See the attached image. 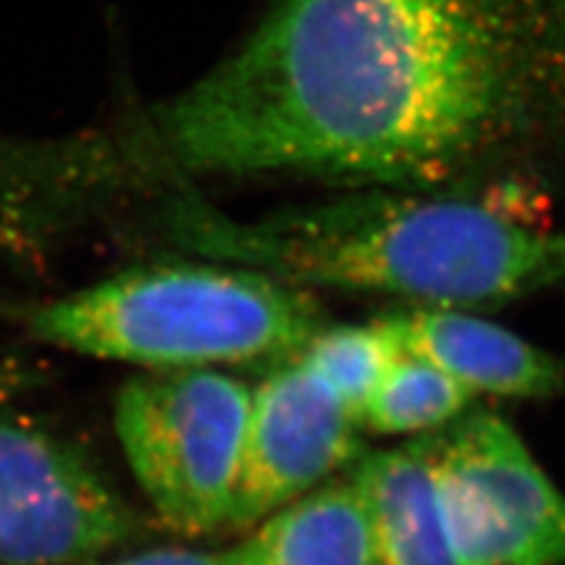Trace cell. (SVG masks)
Segmentation results:
<instances>
[{"mask_svg":"<svg viewBox=\"0 0 565 565\" xmlns=\"http://www.w3.org/2000/svg\"><path fill=\"white\" fill-rule=\"evenodd\" d=\"M375 323L396 353L436 365L473 396L552 398L565 392V356L469 311L408 307Z\"/></svg>","mask_w":565,"mask_h":565,"instance_id":"ba28073f","label":"cell"},{"mask_svg":"<svg viewBox=\"0 0 565 565\" xmlns=\"http://www.w3.org/2000/svg\"><path fill=\"white\" fill-rule=\"evenodd\" d=\"M116 565H245L241 544L224 552H196V550H153L130 556Z\"/></svg>","mask_w":565,"mask_h":565,"instance_id":"4fadbf2b","label":"cell"},{"mask_svg":"<svg viewBox=\"0 0 565 565\" xmlns=\"http://www.w3.org/2000/svg\"><path fill=\"white\" fill-rule=\"evenodd\" d=\"M35 338L93 359L193 370L295 359L326 326L309 290L212 264L116 274L29 318Z\"/></svg>","mask_w":565,"mask_h":565,"instance_id":"3957f363","label":"cell"},{"mask_svg":"<svg viewBox=\"0 0 565 565\" xmlns=\"http://www.w3.org/2000/svg\"><path fill=\"white\" fill-rule=\"evenodd\" d=\"M349 476L367 509L377 565H459L436 479L417 440L363 452Z\"/></svg>","mask_w":565,"mask_h":565,"instance_id":"9c48e42d","label":"cell"},{"mask_svg":"<svg viewBox=\"0 0 565 565\" xmlns=\"http://www.w3.org/2000/svg\"><path fill=\"white\" fill-rule=\"evenodd\" d=\"M361 424L299 359L276 363L257 388L238 459L228 525L250 527L332 481L363 455Z\"/></svg>","mask_w":565,"mask_h":565,"instance_id":"52a82bcc","label":"cell"},{"mask_svg":"<svg viewBox=\"0 0 565 565\" xmlns=\"http://www.w3.org/2000/svg\"><path fill=\"white\" fill-rule=\"evenodd\" d=\"M132 533L128 504L85 455L0 419V565L87 563Z\"/></svg>","mask_w":565,"mask_h":565,"instance_id":"8992f818","label":"cell"},{"mask_svg":"<svg viewBox=\"0 0 565 565\" xmlns=\"http://www.w3.org/2000/svg\"><path fill=\"white\" fill-rule=\"evenodd\" d=\"M473 398L444 370L396 353L365 403L361 429L382 436H427L467 415Z\"/></svg>","mask_w":565,"mask_h":565,"instance_id":"8fae6325","label":"cell"},{"mask_svg":"<svg viewBox=\"0 0 565 565\" xmlns=\"http://www.w3.org/2000/svg\"><path fill=\"white\" fill-rule=\"evenodd\" d=\"M253 388L217 367L153 370L116 396V436L135 481L177 533L228 525Z\"/></svg>","mask_w":565,"mask_h":565,"instance_id":"277c9868","label":"cell"},{"mask_svg":"<svg viewBox=\"0 0 565 565\" xmlns=\"http://www.w3.org/2000/svg\"><path fill=\"white\" fill-rule=\"evenodd\" d=\"M415 440L459 565H565V492L509 422L469 413Z\"/></svg>","mask_w":565,"mask_h":565,"instance_id":"5b68a950","label":"cell"},{"mask_svg":"<svg viewBox=\"0 0 565 565\" xmlns=\"http://www.w3.org/2000/svg\"><path fill=\"white\" fill-rule=\"evenodd\" d=\"M207 250L305 290L431 309L498 307L565 282V228L455 193L365 189L259 224H207Z\"/></svg>","mask_w":565,"mask_h":565,"instance_id":"7a4b0ae2","label":"cell"},{"mask_svg":"<svg viewBox=\"0 0 565 565\" xmlns=\"http://www.w3.org/2000/svg\"><path fill=\"white\" fill-rule=\"evenodd\" d=\"M156 130L199 174L450 193L565 145V0H274Z\"/></svg>","mask_w":565,"mask_h":565,"instance_id":"6da1fadb","label":"cell"},{"mask_svg":"<svg viewBox=\"0 0 565 565\" xmlns=\"http://www.w3.org/2000/svg\"><path fill=\"white\" fill-rule=\"evenodd\" d=\"M295 359L311 367L361 424L365 403L396 359V349L375 321L370 326L326 323Z\"/></svg>","mask_w":565,"mask_h":565,"instance_id":"7c38bea8","label":"cell"},{"mask_svg":"<svg viewBox=\"0 0 565 565\" xmlns=\"http://www.w3.org/2000/svg\"><path fill=\"white\" fill-rule=\"evenodd\" d=\"M241 552L245 565H377L367 509L351 476L274 511Z\"/></svg>","mask_w":565,"mask_h":565,"instance_id":"30bf717a","label":"cell"}]
</instances>
